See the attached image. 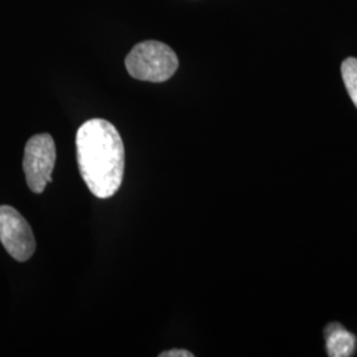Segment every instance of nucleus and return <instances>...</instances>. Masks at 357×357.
Masks as SVG:
<instances>
[{"label": "nucleus", "instance_id": "nucleus-1", "mask_svg": "<svg viewBox=\"0 0 357 357\" xmlns=\"http://www.w3.org/2000/svg\"><path fill=\"white\" fill-rule=\"evenodd\" d=\"M79 174L89 191L109 199L119 190L125 172L123 141L109 121L94 118L81 125L76 137Z\"/></svg>", "mask_w": 357, "mask_h": 357}, {"label": "nucleus", "instance_id": "nucleus-2", "mask_svg": "<svg viewBox=\"0 0 357 357\" xmlns=\"http://www.w3.org/2000/svg\"><path fill=\"white\" fill-rule=\"evenodd\" d=\"M125 63L130 76L149 82H165L175 75L178 68L176 53L165 43L155 40L137 44Z\"/></svg>", "mask_w": 357, "mask_h": 357}, {"label": "nucleus", "instance_id": "nucleus-3", "mask_svg": "<svg viewBox=\"0 0 357 357\" xmlns=\"http://www.w3.org/2000/svg\"><path fill=\"white\" fill-rule=\"evenodd\" d=\"M56 156V144L50 134H38L26 142L23 168L26 184L33 193H41L51 183Z\"/></svg>", "mask_w": 357, "mask_h": 357}, {"label": "nucleus", "instance_id": "nucleus-4", "mask_svg": "<svg viewBox=\"0 0 357 357\" xmlns=\"http://www.w3.org/2000/svg\"><path fill=\"white\" fill-rule=\"evenodd\" d=\"M0 243L19 262L28 261L36 250V240L29 224L10 205H0Z\"/></svg>", "mask_w": 357, "mask_h": 357}, {"label": "nucleus", "instance_id": "nucleus-5", "mask_svg": "<svg viewBox=\"0 0 357 357\" xmlns=\"http://www.w3.org/2000/svg\"><path fill=\"white\" fill-rule=\"evenodd\" d=\"M324 335L327 337V352L331 357L352 356L356 351L357 340L354 333L344 330L340 324L332 323Z\"/></svg>", "mask_w": 357, "mask_h": 357}, {"label": "nucleus", "instance_id": "nucleus-6", "mask_svg": "<svg viewBox=\"0 0 357 357\" xmlns=\"http://www.w3.org/2000/svg\"><path fill=\"white\" fill-rule=\"evenodd\" d=\"M342 77L344 81L347 91L357 107V59L348 57L342 64Z\"/></svg>", "mask_w": 357, "mask_h": 357}, {"label": "nucleus", "instance_id": "nucleus-7", "mask_svg": "<svg viewBox=\"0 0 357 357\" xmlns=\"http://www.w3.org/2000/svg\"><path fill=\"white\" fill-rule=\"evenodd\" d=\"M159 357H193V354L185 349H171V351L162 352Z\"/></svg>", "mask_w": 357, "mask_h": 357}]
</instances>
